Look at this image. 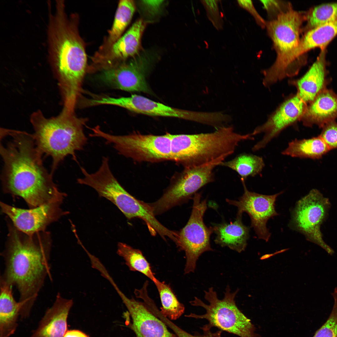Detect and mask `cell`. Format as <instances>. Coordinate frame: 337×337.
I'll list each match as a JSON object with an SVG mask.
<instances>
[{"mask_svg": "<svg viewBox=\"0 0 337 337\" xmlns=\"http://www.w3.org/2000/svg\"><path fill=\"white\" fill-rule=\"evenodd\" d=\"M237 2L240 7L247 11L253 16L256 22L261 27H266V22L256 11L252 1L238 0Z\"/></svg>", "mask_w": 337, "mask_h": 337, "instance_id": "35", "label": "cell"}, {"mask_svg": "<svg viewBox=\"0 0 337 337\" xmlns=\"http://www.w3.org/2000/svg\"><path fill=\"white\" fill-rule=\"evenodd\" d=\"M202 193H196L192 198L193 204L189 219L186 225L178 232L177 247L184 252L186 262L185 274L194 272L199 257L203 252L213 251L210 237L213 232V227H207L203 217L207 209V199L201 201Z\"/></svg>", "mask_w": 337, "mask_h": 337, "instance_id": "8", "label": "cell"}, {"mask_svg": "<svg viewBox=\"0 0 337 337\" xmlns=\"http://www.w3.org/2000/svg\"><path fill=\"white\" fill-rule=\"evenodd\" d=\"M73 303L72 299L64 298L58 293L52 306L46 310L30 337H63L67 331V318Z\"/></svg>", "mask_w": 337, "mask_h": 337, "instance_id": "20", "label": "cell"}, {"mask_svg": "<svg viewBox=\"0 0 337 337\" xmlns=\"http://www.w3.org/2000/svg\"><path fill=\"white\" fill-rule=\"evenodd\" d=\"M98 102L100 105H116L135 113L150 116L177 118L197 122L201 118L199 112L171 107L136 94L119 98L102 96Z\"/></svg>", "mask_w": 337, "mask_h": 337, "instance_id": "15", "label": "cell"}, {"mask_svg": "<svg viewBox=\"0 0 337 337\" xmlns=\"http://www.w3.org/2000/svg\"><path fill=\"white\" fill-rule=\"evenodd\" d=\"M63 337H89L81 331L76 330H67Z\"/></svg>", "mask_w": 337, "mask_h": 337, "instance_id": "37", "label": "cell"}, {"mask_svg": "<svg viewBox=\"0 0 337 337\" xmlns=\"http://www.w3.org/2000/svg\"><path fill=\"white\" fill-rule=\"evenodd\" d=\"M337 118V94L326 88L307 105L301 120L303 125L311 127L314 125L322 128Z\"/></svg>", "mask_w": 337, "mask_h": 337, "instance_id": "21", "label": "cell"}, {"mask_svg": "<svg viewBox=\"0 0 337 337\" xmlns=\"http://www.w3.org/2000/svg\"><path fill=\"white\" fill-rule=\"evenodd\" d=\"M242 218V217H237L233 222L213 227V232L216 235L215 243L239 253L244 251L249 237V229L243 224Z\"/></svg>", "mask_w": 337, "mask_h": 337, "instance_id": "23", "label": "cell"}, {"mask_svg": "<svg viewBox=\"0 0 337 337\" xmlns=\"http://www.w3.org/2000/svg\"><path fill=\"white\" fill-rule=\"evenodd\" d=\"M325 50H321L316 61L301 78L289 82L296 88V94L307 105L326 89L331 81L327 77Z\"/></svg>", "mask_w": 337, "mask_h": 337, "instance_id": "19", "label": "cell"}, {"mask_svg": "<svg viewBox=\"0 0 337 337\" xmlns=\"http://www.w3.org/2000/svg\"><path fill=\"white\" fill-rule=\"evenodd\" d=\"M337 35V17L331 22L307 31L302 38L304 46L308 51L315 48L321 50Z\"/></svg>", "mask_w": 337, "mask_h": 337, "instance_id": "27", "label": "cell"}, {"mask_svg": "<svg viewBox=\"0 0 337 337\" xmlns=\"http://www.w3.org/2000/svg\"><path fill=\"white\" fill-rule=\"evenodd\" d=\"M135 10V4L134 1H120L112 27L109 32L107 42L103 46L101 49L108 48L121 37L130 22Z\"/></svg>", "mask_w": 337, "mask_h": 337, "instance_id": "25", "label": "cell"}, {"mask_svg": "<svg viewBox=\"0 0 337 337\" xmlns=\"http://www.w3.org/2000/svg\"><path fill=\"white\" fill-rule=\"evenodd\" d=\"M1 132L9 139L5 144L0 140L4 193L21 197L30 208L63 201L66 194L60 191L44 167L32 134L4 128Z\"/></svg>", "mask_w": 337, "mask_h": 337, "instance_id": "1", "label": "cell"}, {"mask_svg": "<svg viewBox=\"0 0 337 337\" xmlns=\"http://www.w3.org/2000/svg\"><path fill=\"white\" fill-rule=\"evenodd\" d=\"M90 129V136L103 138L107 144H112L120 154L134 160L155 162L172 160L169 133L119 135L105 132L98 125Z\"/></svg>", "mask_w": 337, "mask_h": 337, "instance_id": "7", "label": "cell"}, {"mask_svg": "<svg viewBox=\"0 0 337 337\" xmlns=\"http://www.w3.org/2000/svg\"><path fill=\"white\" fill-rule=\"evenodd\" d=\"M220 165L228 167L237 172L241 179L246 180L249 176L259 174L265 166L262 157L251 154L243 153L232 159L222 162Z\"/></svg>", "mask_w": 337, "mask_h": 337, "instance_id": "28", "label": "cell"}, {"mask_svg": "<svg viewBox=\"0 0 337 337\" xmlns=\"http://www.w3.org/2000/svg\"><path fill=\"white\" fill-rule=\"evenodd\" d=\"M11 285L0 279V337H9L17 327L21 306L15 299Z\"/></svg>", "mask_w": 337, "mask_h": 337, "instance_id": "22", "label": "cell"}, {"mask_svg": "<svg viewBox=\"0 0 337 337\" xmlns=\"http://www.w3.org/2000/svg\"><path fill=\"white\" fill-rule=\"evenodd\" d=\"M172 160L185 167L200 166L233 154L248 134L235 132L231 126H222L214 132L196 134H170Z\"/></svg>", "mask_w": 337, "mask_h": 337, "instance_id": "5", "label": "cell"}, {"mask_svg": "<svg viewBox=\"0 0 337 337\" xmlns=\"http://www.w3.org/2000/svg\"><path fill=\"white\" fill-rule=\"evenodd\" d=\"M238 289L231 292L227 285L223 299L217 297V294L212 287L204 291V298L208 302L207 304L200 299L195 297L190 301L194 306H200L206 311L202 315L191 313L187 315L188 317L197 319H205L208 323L204 325L211 329L217 328L240 337H261L256 332V328L251 320L246 316L238 308L235 300Z\"/></svg>", "mask_w": 337, "mask_h": 337, "instance_id": "6", "label": "cell"}, {"mask_svg": "<svg viewBox=\"0 0 337 337\" xmlns=\"http://www.w3.org/2000/svg\"><path fill=\"white\" fill-rule=\"evenodd\" d=\"M244 193L238 200L227 199L229 204L237 208V217H242L244 212L249 216L251 227L253 228L259 239L267 242L271 234L267 227L268 220L278 215L275 209L276 198L282 192L272 195H265L249 191L247 188L245 180L241 179Z\"/></svg>", "mask_w": 337, "mask_h": 337, "instance_id": "13", "label": "cell"}, {"mask_svg": "<svg viewBox=\"0 0 337 337\" xmlns=\"http://www.w3.org/2000/svg\"><path fill=\"white\" fill-rule=\"evenodd\" d=\"M146 23L140 19L136 21L115 43L106 49L105 52L97 54L93 58V68L104 70L134 57L139 54L141 40Z\"/></svg>", "mask_w": 337, "mask_h": 337, "instance_id": "17", "label": "cell"}, {"mask_svg": "<svg viewBox=\"0 0 337 337\" xmlns=\"http://www.w3.org/2000/svg\"><path fill=\"white\" fill-rule=\"evenodd\" d=\"M200 1L206 12L208 18L217 30L223 29L224 22L220 14L218 0H202Z\"/></svg>", "mask_w": 337, "mask_h": 337, "instance_id": "32", "label": "cell"}, {"mask_svg": "<svg viewBox=\"0 0 337 337\" xmlns=\"http://www.w3.org/2000/svg\"><path fill=\"white\" fill-rule=\"evenodd\" d=\"M334 303L331 312L325 323L313 337H337V287L331 293Z\"/></svg>", "mask_w": 337, "mask_h": 337, "instance_id": "31", "label": "cell"}, {"mask_svg": "<svg viewBox=\"0 0 337 337\" xmlns=\"http://www.w3.org/2000/svg\"><path fill=\"white\" fill-rule=\"evenodd\" d=\"M118 293L131 318L129 327L136 337H177L168 331L165 324L152 313L144 301L129 298L120 291Z\"/></svg>", "mask_w": 337, "mask_h": 337, "instance_id": "18", "label": "cell"}, {"mask_svg": "<svg viewBox=\"0 0 337 337\" xmlns=\"http://www.w3.org/2000/svg\"><path fill=\"white\" fill-rule=\"evenodd\" d=\"M158 291L162 307L160 311L170 320H175L183 313L185 307L179 302L170 285L158 279L154 282Z\"/></svg>", "mask_w": 337, "mask_h": 337, "instance_id": "29", "label": "cell"}, {"mask_svg": "<svg viewBox=\"0 0 337 337\" xmlns=\"http://www.w3.org/2000/svg\"><path fill=\"white\" fill-rule=\"evenodd\" d=\"M263 7L267 11L270 12H278L279 14L285 11L281 10L282 3L276 0H261Z\"/></svg>", "mask_w": 337, "mask_h": 337, "instance_id": "36", "label": "cell"}, {"mask_svg": "<svg viewBox=\"0 0 337 337\" xmlns=\"http://www.w3.org/2000/svg\"><path fill=\"white\" fill-rule=\"evenodd\" d=\"M49 10L47 29L49 56L57 75L64 103L76 104L87 68L85 46L78 29L77 16L68 17L63 1Z\"/></svg>", "mask_w": 337, "mask_h": 337, "instance_id": "3", "label": "cell"}, {"mask_svg": "<svg viewBox=\"0 0 337 337\" xmlns=\"http://www.w3.org/2000/svg\"><path fill=\"white\" fill-rule=\"evenodd\" d=\"M319 135L325 141L330 150L337 149V123L331 121L322 128Z\"/></svg>", "mask_w": 337, "mask_h": 337, "instance_id": "33", "label": "cell"}, {"mask_svg": "<svg viewBox=\"0 0 337 337\" xmlns=\"http://www.w3.org/2000/svg\"><path fill=\"white\" fill-rule=\"evenodd\" d=\"M307 105L297 94L286 100L264 124L252 132L253 135L264 134L262 139L253 147L252 150L256 151L265 147L284 129L301 120Z\"/></svg>", "mask_w": 337, "mask_h": 337, "instance_id": "16", "label": "cell"}, {"mask_svg": "<svg viewBox=\"0 0 337 337\" xmlns=\"http://www.w3.org/2000/svg\"><path fill=\"white\" fill-rule=\"evenodd\" d=\"M30 121L38 149L52 159V175L68 156L76 160V152L82 150L87 142L84 130L87 119L77 117L74 112L63 108L57 116L47 118L38 110L31 115Z\"/></svg>", "mask_w": 337, "mask_h": 337, "instance_id": "4", "label": "cell"}, {"mask_svg": "<svg viewBox=\"0 0 337 337\" xmlns=\"http://www.w3.org/2000/svg\"><path fill=\"white\" fill-rule=\"evenodd\" d=\"M62 201H57L29 209L11 206L0 202L2 212L15 227L28 234L46 231L47 227L69 212L61 208Z\"/></svg>", "mask_w": 337, "mask_h": 337, "instance_id": "12", "label": "cell"}, {"mask_svg": "<svg viewBox=\"0 0 337 337\" xmlns=\"http://www.w3.org/2000/svg\"><path fill=\"white\" fill-rule=\"evenodd\" d=\"M330 150L319 135L307 139H295L289 143L282 154L293 157L319 159Z\"/></svg>", "mask_w": 337, "mask_h": 337, "instance_id": "24", "label": "cell"}, {"mask_svg": "<svg viewBox=\"0 0 337 337\" xmlns=\"http://www.w3.org/2000/svg\"><path fill=\"white\" fill-rule=\"evenodd\" d=\"M330 206L328 198L318 189H313L297 202L292 222L295 228L304 234L308 240L332 255L335 252L324 241L320 228Z\"/></svg>", "mask_w": 337, "mask_h": 337, "instance_id": "10", "label": "cell"}, {"mask_svg": "<svg viewBox=\"0 0 337 337\" xmlns=\"http://www.w3.org/2000/svg\"><path fill=\"white\" fill-rule=\"evenodd\" d=\"M224 159H220L200 166L188 167L155 202L149 203L155 215L187 202L201 188L214 180L213 170Z\"/></svg>", "mask_w": 337, "mask_h": 337, "instance_id": "9", "label": "cell"}, {"mask_svg": "<svg viewBox=\"0 0 337 337\" xmlns=\"http://www.w3.org/2000/svg\"><path fill=\"white\" fill-rule=\"evenodd\" d=\"M153 57L147 52L138 54L130 61L103 70L101 78L114 88L127 91L150 93L145 74Z\"/></svg>", "mask_w": 337, "mask_h": 337, "instance_id": "11", "label": "cell"}, {"mask_svg": "<svg viewBox=\"0 0 337 337\" xmlns=\"http://www.w3.org/2000/svg\"><path fill=\"white\" fill-rule=\"evenodd\" d=\"M337 17V2L322 4L312 8L306 14L308 30L323 25Z\"/></svg>", "mask_w": 337, "mask_h": 337, "instance_id": "30", "label": "cell"}, {"mask_svg": "<svg viewBox=\"0 0 337 337\" xmlns=\"http://www.w3.org/2000/svg\"><path fill=\"white\" fill-rule=\"evenodd\" d=\"M117 252L124 260L130 271L141 273L154 283L157 280L150 264L140 250L125 243L119 242Z\"/></svg>", "mask_w": 337, "mask_h": 337, "instance_id": "26", "label": "cell"}, {"mask_svg": "<svg viewBox=\"0 0 337 337\" xmlns=\"http://www.w3.org/2000/svg\"><path fill=\"white\" fill-rule=\"evenodd\" d=\"M306 14L291 8L266 22L267 32L273 42L277 56L291 51L298 45L301 27Z\"/></svg>", "mask_w": 337, "mask_h": 337, "instance_id": "14", "label": "cell"}, {"mask_svg": "<svg viewBox=\"0 0 337 337\" xmlns=\"http://www.w3.org/2000/svg\"><path fill=\"white\" fill-rule=\"evenodd\" d=\"M6 220L8 233L1 254L4 269L0 278L17 288L21 314L27 316L46 279L52 280V240L49 232L28 234L18 230L8 218Z\"/></svg>", "mask_w": 337, "mask_h": 337, "instance_id": "2", "label": "cell"}, {"mask_svg": "<svg viewBox=\"0 0 337 337\" xmlns=\"http://www.w3.org/2000/svg\"><path fill=\"white\" fill-rule=\"evenodd\" d=\"M168 327L173 331L177 337H221V330L212 332L210 330L211 329L207 328L204 326L201 328L203 331V334L197 333L194 335L185 331L172 322L169 324Z\"/></svg>", "mask_w": 337, "mask_h": 337, "instance_id": "34", "label": "cell"}]
</instances>
